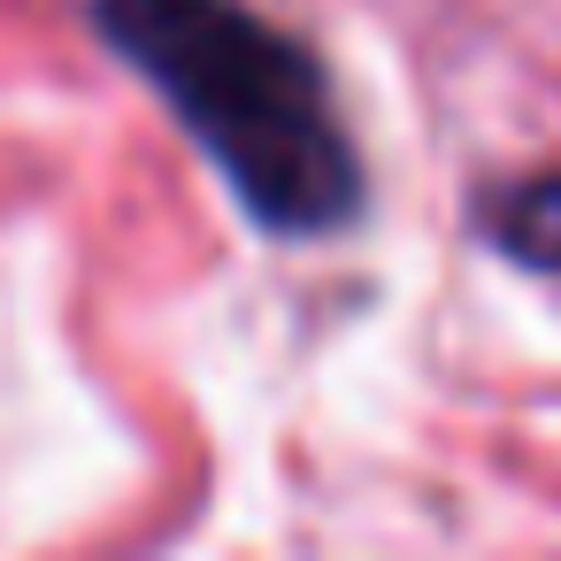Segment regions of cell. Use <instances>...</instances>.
Masks as SVG:
<instances>
[{
	"instance_id": "6da1fadb",
	"label": "cell",
	"mask_w": 561,
	"mask_h": 561,
	"mask_svg": "<svg viewBox=\"0 0 561 561\" xmlns=\"http://www.w3.org/2000/svg\"><path fill=\"white\" fill-rule=\"evenodd\" d=\"M93 24L270 239H331L362 216V154L331 85L270 16L239 0H93Z\"/></svg>"
},
{
	"instance_id": "7a4b0ae2",
	"label": "cell",
	"mask_w": 561,
	"mask_h": 561,
	"mask_svg": "<svg viewBox=\"0 0 561 561\" xmlns=\"http://www.w3.org/2000/svg\"><path fill=\"white\" fill-rule=\"evenodd\" d=\"M484 231L507 247V262H523V270H561V178L500 185L492 208H484Z\"/></svg>"
}]
</instances>
